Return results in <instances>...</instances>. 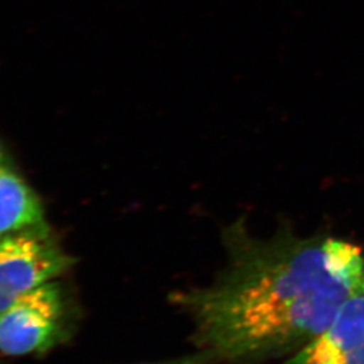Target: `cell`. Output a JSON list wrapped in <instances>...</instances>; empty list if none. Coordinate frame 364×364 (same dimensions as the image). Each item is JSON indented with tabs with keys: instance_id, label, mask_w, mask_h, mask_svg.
Returning a JSON list of instances; mask_svg holds the SVG:
<instances>
[{
	"instance_id": "6da1fadb",
	"label": "cell",
	"mask_w": 364,
	"mask_h": 364,
	"mask_svg": "<svg viewBox=\"0 0 364 364\" xmlns=\"http://www.w3.org/2000/svg\"><path fill=\"white\" fill-rule=\"evenodd\" d=\"M224 240V274L174 296L203 347L221 358H258L306 344L364 296L363 251L350 242L299 238L287 225L270 240H258L244 219L225 230Z\"/></svg>"
},
{
	"instance_id": "7a4b0ae2",
	"label": "cell",
	"mask_w": 364,
	"mask_h": 364,
	"mask_svg": "<svg viewBox=\"0 0 364 364\" xmlns=\"http://www.w3.org/2000/svg\"><path fill=\"white\" fill-rule=\"evenodd\" d=\"M65 303L56 282L36 287L0 312V351L7 356L42 353L63 333Z\"/></svg>"
},
{
	"instance_id": "3957f363",
	"label": "cell",
	"mask_w": 364,
	"mask_h": 364,
	"mask_svg": "<svg viewBox=\"0 0 364 364\" xmlns=\"http://www.w3.org/2000/svg\"><path fill=\"white\" fill-rule=\"evenodd\" d=\"M71 258L50 233H24L0 240V312L28 291L70 267Z\"/></svg>"
},
{
	"instance_id": "277c9868",
	"label": "cell",
	"mask_w": 364,
	"mask_h": 364,
	"mask_svg": "<svg viewBox=\"0 0 364 364\" xmlns=\"http://www.w3.org/2000/svg\"><path fill=\"white\" fill-rule=\"evenodd\" d=\"M287 364H364V296L351 299Z\"/></svg>"
},
{
	"instance_id": "5b68a950",
	"label": "cell",
	"mask_w": 364,
	"mask_h": 364,
	"mask_svg": "<svg viewBox=\"0 0 364 364\" xmlns=\"http://www.w3.org/2000/svg\"><path fill=\"white\" fill-rule=\"evenodd\" d=\"M24 233H50V228L38 198L0 144V240Z\"/></svg>"
},
{
	"instance_id": "8992f818",
	"label": "cell",
	"mask_w": 364,
	"mask_h": 364,
	"mask_svg": "<svg viewBox=\"0 0 364 364\" xmlns=\"http://www.w3.org/2000/svg\"><path fill=\"white\" fill-rule=\"evenodd\" d=\"M168 364H196V361H193V360H185V361L174 362V363H168Z\"/></svg>"
}]
</instances>
